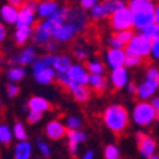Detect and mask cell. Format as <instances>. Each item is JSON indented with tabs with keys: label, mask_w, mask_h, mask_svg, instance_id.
<instances>
[{
	"label": "cell",
	"mask_w": 159,
	"mask_h": 159,
	"mask_svg": "<svg viewBox=\"0 0 159 159\" xmlns=\"http://www.w3.org/2000/svg\"><path fill=\"white\" fill-rule=\"evenodd\" d=\"M129 112L128 109L121 104L108 105L102 112V121L105 126L114 134H121L128 128L129 124Z\"/></svg>",
	"instance_id": "6da1fadb"
},
{
	"label": "cell",
	"mask_w": 159,
	"mask_h": 159,
	"mask_svg": "<svg viewBox=\"0 0 159 159\" xmlns=\"http://www.w3.org/2000/svg\"><path fill=\"white\" fill-rule=\"evenodd\" d=\"M131 118L138 126H149L152 125L153 121H156V109L152 107L151 101H139L135 104L131 114Z\"/></svg>",
	"instance_id": "7a4b0ae2"
},
{
	"label": "cell",
	"mask_w": 159,
	"mask_h": 159,
	"mask_svg": "<svg viewBox=\"0 0 159 159\" xmlns=\"http://www.w3.org/2000/svg\"><path fill=\"white\" fill-rule=\"evenodd\" d=\"M109 26L112 30L119 31V30H129L134 27V13L131 11L128 6L114 11L109 16Z\"/></svg>",
	"instance_id": "3957f363"
},
{
	"label": "cell",
	"mask_w": 159,
	"mask_h": 159,
	"mask_svg": "<svg viewBox=\"0 0 159 159\" xmlns=\"http://www.w3.org/2000/svg\"><path fill=\"white\" fill-rule=\"evenodd\" d=\"M56 27L57 24L51 19H43V21H40L33 29V43L36 46H44L48 40H51Z\"/></svg>",
	"instance_id": "277c9868"
},
{
	"label": "cell",
	"mask_w": 159,
	"mask_h": 159,
	"mask_svg": "<svg viewBox=\"0 0 159 159\" xmlns=\"http://www.w3.org/2000/svg\"><path fill=\"white\" fill-rule=\"evenodd\" d=\"M151 46H152V41L139 33L134 34V37L131 39V41L128 43L125 50H128V51L145 60L146 57H151Z\"/></svg>",
	"instance_id": "5b68a950"
},
{
	"label": "cell",
	"mask_w": 159,
	"mask_h": 159,
	"mask_svg": "<svg viewBox=\"0 0 159 159\" xmlns=\"http://www.w3.org/2000/svg\"><path fill=\"white\" fill-rule=\"evenodd\" d=\"M80 31H81V30H80L75 24L67 20L66 23L60 24V26L56 27V30L53 31V37H51V39L56 40L57 43H67V41H71Z\"/></svg>",
	"instance_id": "8992f818"
},
{
	"label": "cell",
	"mask_w": 159,
	"mask_h": 159,
	"mask_svg": "<svg viewBox=\"0 0 159 159\" xmlns=\"http://www.w3.org/2000/svg\"><path fill=\"white\" fill-rule=\"evenodd\" d=\"M67 139H68V152L71 156H77L78 155V146L81 143L87 142L88 139V135L87 132H84L83 129H68L67 131Z\"/></svg>",
	"instance_id": "52a82bcc"
},
{
	"label": "cell",
	"mask_w": 159,
	"mask_h": 159,
	"mask_svg": "<svg viewBox=\"0 0 159 159\" xmlns=\"http://www.w3.org/2000/svg\"><path fill=\"white\" fill-rule=\"evenodd\" d=\"M136 145H138V151L141 156L145 159L156 153V141L151 135L138 132L136 134Z\"/></svg>",
	"instance_id": "ba28073f"
},
{
	"label": "cell",
	"mask_w": 159,
	"mask_h": 159,
	"mask_svg": "<svg viewBox=\"0 0 159 159\" xmlns=\"http://www.w3.org/2000/svg\"><path fill=\"white\" fill-rule=\"evenodd\" d=\"M109 84L114 87L115 89H122L126 88V85L129 84V71L125 66L116 67V68L111 70L109 74Z\"/></svg>",
	"instance_id": "9c48e42d"
},
{
	"label": "cell",
	"mask_w": 159,
	"mask_h": 159,
	"mask_svg": "<svg viewBox=\"0 0 159 159\" xmlns=\"http://www.w3.org/2000/svg\"><path fill=\"white\" fill-rule=\"evenodd\" d=\"M67 125L64 122H61L60 119H51L50 122H47L46 128H44V132L46 136L51 141H60L63 139L64 136H67Z\"/></svg>",
	"instance_id": "30bf717a"
},
{
	"label": "cell",
	"mask_w": 159,
	"mask_h": 159,
	"mask_svg": "<svg viewBox=\"0 0 159 159\" xmlns=\"http://www.w3.org/2000/svg\"><path fill=\"white\" fill-rule=\"evenodd\" d=\"M159 89V84L152 81V80L149 78H145L138 84V89H136V97L139 99H142V101H148L151 99L153 95L156 94V91Z\"/></svg>",
	"instance_id": "8fae6325"
},
{
	"label": "cell",
	"mask_w": 159,
	"mask_h": 159,
	"mask_svg": "<svg viewBox=\"0 0 159 159\" xmlns=\"http://www.w3.org/2000/svg\"><path fill=\"white\" fill-rule=\"evenodd\" d=\"M68 77L71 78L73 83L77 84H87L88 85V78H89V71L87 68V66L81 63H73V66L70 67V70L67 71Z\"/></svg>",
	"instance_id": "7c38bea8"
},
{
	"label": "cell",
	"mask_w": 159,
	"mask_h": 159,
	"mask_svg": "<svg viewBox=\"0 0 159 159\" xmlns=\"http://www.w3.org/2000/svg\"><path fill=\"white\" fill-rule=\"evenodd\" d=\"M105 63L109 68L122 67L125 64V48H112L109 47L105 53Z\"/></svg>",
	"instance_id": "4fadbf2b"
},
{
	"label": "cell",
	"mask_w": 159,
	"mask_h": 159,
	"mask_svg": "<svg viewBox=\"0 0 159 159\" xmlns=\"http://www.w3.org/2000/svg\"><path fill=\"white\" fill-rule=\"evenodd\" d=\"M36 58H37L36 48H34L33 46H30V47H24V48L21 50L16 57H14L13 63L19 64V66L26 67V66H31V64L36 61Z\"/></svg>",
	"instance_id": "5bb4252c"
},
{
	"label": "cell",
	"mask_w": 159,
	"mask_h": 159,
	"mask_svg": "<svg viewBox=\"0 0 159 159\" xmlns=\"http://www.w3.org/2000/svg\"><path fill=\"white\" fill-rule=\"evenodd\" d=\"M36 10L30 9L27 6H20L19 9V17L16 21V27H31L34 23V17H36Z\"/></svg>",
	"instance_id": "9a60e30c"
},
{
	"label": "cell",
	"mask_w": 159,
	"mask_h": 159,
	"mask_svg": "<svg viewBox=\"0 0 159 159\" xmlns=\"http://www.w3.org/2000/svg\"><path fill=\"white\" fill-rule=\"evenodd\" d=\"M68 91L71 93L73 98L78 102H87L89 98H91V91L87 87V84H77L73 83L68 87Z\"/></svg>",
	"instance_id": "2e32d148"
},
{
	"label": "cell",
	"mask_w": 159,
	"mask_h": 159,
	"mask_svg": "<svg viewBox=\"0 0 159 159\" xmlns=\"http://www.w3.org/2000/svg\"><path fill=\"white\" fill-rule=\"evenodd\" d=\"M19 17V7L14 4H3L0 7V19L4 24H16Z\"/></svg>",
	"instance_id": "e0dca14e"
},
{
	"label": "cell",
	"mask_w": 159,
	"mask_h": 159,
	"mask_svg": "<svg viewBox=\"0 0 159 159\" xmlns=\"http://www.w3.org/2000/svg\"><path fill=\"white\" fill-rule=\"evenodd\" d=\"M27 109H29V111H36V112L44 114L51 109V104H50V101L46 99L44 97L34 95L27 101Z\"/></svg>",
	"instance_id": "ac0fdd59"
},
{
	"label": "cell",
	"mask_w": 159,
	"mask_h": 159,
	"mask_svg": "<svg viewBox=\"0 0 159 159\" xmlns=\"http://www.w3.org/2000/svg\"><path fill=\"white\" fill-rule=\"evenodd\" d=\"M31 155H33V146L27 139L19 141L14 145L13 159H31Z\"/></svg>",
	"instance_id": "d6986e66"
},
{
	"label": "cell",
	"mask_w": 159,
	"mask_h": 159,
	"mask_svg": "<svg viewBox=\"0 0 159 159\" xmlns=\"http://www.w3.org/2000/svg\"><path fill=\"white\" fill-rule=\"evenodd\" d=\"M58 7H60V4L56 0H43V2H39L37 14L41 19H48V17H51L58 10Z\"/></svg>",
	"instance_id": "ffe728a7"
},
{
	"label": "cell",
	"mask_w": 159,
	"mask_h": 159,
	"mask_svg": "<svg viewBox=\"0 0 159 159\" xmlns=\"http://www.w3.org/2000/svg\"><path fill=\"white\" fill-rule=\"evenodd\" d=\"M57 73L53 67L50 68H44V70H39V71H34L33 73V78L36 83L41 84V85H48L56 80Z\"/></svg>",
	"instance_id": "44dd1931"
},
{
	"label": "cell",
	"mask_w": 159,
	"mask_h": 159,
	"mask_svg": "<svg viewBox=\"0 0 159 159\" xmlns=\"http://www.w3.org/2000/svg\"><path fill=\"white\" fill-rule=\"evenodd\" d=\"M88 85H89V88L94 89L95 93L102 94L108 89L109 81L104 75H101V74H89Z\"/></svg>",
	"instance_id": "7402d4cb"
},
{
	"label": "cell",
	"mask_w": 159,
	"mask_h": 159,
	"mask_svg": "<svg viewBox=\"0 0 159 159\" xmlns=\"http://www.w3.org/2000/svg\"><path fill=\"white\" fill-rule=\"evenodd\" d=\"M155 21V14L153 11H141V13H134V27L138 30H142L143 27L149 26Z\"/></svg>",
	"instance_id": "603a6c76"
},
{
	"label": "cell",
	"mask_w": 159,
	"mask_h": 159,
	"mask_svg": "<svg viewBox=\"0 0 159 159\" xmlns=\"http://www.w3.org/2000/svg\"><path fill=\"white\" fill-rule=\"evenodd\" d=\"M155 2L153 0H129L128 7L132 13H141V11H153L155 10Z\"/></svg>",
	"instance_id": "cb8c5ba5"
},
{
	"label": "cell",
	"mask_w": 159,
	"mask_h": 159,
	"mask_svg": "<svg viewBox=\"0 0 159 159\" xmlns=\"http://www.w3.org/2000/svg\"><path fill=\"white\" fill-rule=\"evenodd\" d=\"M71 66H73V60L70 56H67V54H56L54 56L53 68L56 70V73H67Z\"/></svg>",
	"instance_id": "d4e9b609"
},
{
	"label": "cell",
	"mask_w": 159,
	"mask_h": 159,
	"mask_svg": "<svg viewBox=\"0 0 159 159\" xmlns=\"http://www.w3.org/2000/svg\"><path fill=\"white\" fill-rule=\"evenodd\" d=\"M33 37V29L31 27H17L13 34V40L16 46L21 47Z\"/></svg>",
	"instance_id": "484cf974"
},
{
	"label": "cell",
	"mask_w": 159,
	"mask_h": 159,
	"mask_svg": "<svg viewBox=\"0 0 159 159\" xmlns=\"http://www.w3.org/2000/svg\"><path fill=\"white\" fill-rule=\"evenodd\" d=\"M67 20L71 21V23H74L80 30H83L84 27L87 26V21H88L85 13H84L83 10H78V9H70Z\"/></svg>",
	"instance_id": "4316f807"
},
{
	"label": "cell",
	"mask_w": 159,
	"mask_h": 159,
	"mask_svg": "<svg viewBox=\"0 0 159 159\" xmlns=\"http://www.w3.org/2000/svg\"><path fill=\"white\" fill-rule=\"evenodd\" d=\"M54 56L56 54H44V56H40L36 58L31 66H33V73L34 71H39V70H44V68H50V67H53V63H54Z\"/></svg>",
	"instance_id": "83f0119b"
},
{
	"label": "cell",
	"mask_w": 159,
	"mask_h": 159,
	"mask_svg": "<svg viewBox=\"0 0 159 159\" xmlns=\"http://www.w3.org/2000/svg\"><path fill=\"white\" fill-rule=\"evenodd\" d=\"M7 80L9 81H14V83H19V81H21V80L26 77V70H24L23 66H19V64H16V66L10 67L9 70H7Z\"/></svg>",
	"instance_id": "f1b7e54d"
},
{
	"label": "cell",
	"mask_w": 159,
	"mask_h": 159,
	"mask_svg": "<svg viewBox=\"0 0 159 159\" xmlns=\"http://www.w3.org/2000/svg\"><path fill=\"white\" fill-rule=\"evenodd\" d=\"M13 138V129L6 124H0V145H10Z\"/></svg>",
	"instance_id": "f546056e"
},
{
	"label": "cell",
	"mask_w": 159,
	"mask_h": 159,
	"mask_svg": "<svg viewBox=\"0 0 159 159\" xmlns=\"http://www.w3.org/2000/svg\"><path fill=\"white\" fill-rule=\"evenodd\" d=\"M139 31H141V34H142V36H145L148 40L153 41L155 39H158V37H159V24L156 23V21H153L152 24H149V26L143 27V29L139 30Z\"/></svg>",
	"instance_id": "4dcf8cb0"
},
{
	"label": "cell",
	"mask_w": 159,
	"mask_h": 159,
	"mask_svg": "<svg viewBox=\"0 0 159 159\" xmlns=\"http://www.w3.org/2000/svg\"><path fill=\"white\" fill-rule=\"evenodd\" d=\"M102 4L105 6L109 16H111L114 11H116V10L122 9V7H126L125 0H102Z\"/></svg>",
	"instance_id": "1f68e13d"
},
{
	"label": "cell",
	"mask_w": 159,
	"mask_h": 159,
	"mask_svg": "<svg viewBox=\"0 0 159 159\" xmlns=\"http://www.w3.org/2000/svg\"><path fill=\"white\" fill-rule=\"evenodd\" d=\"M142 60L143 58L138 57L136 54L125 50V64H124V66H125L126 68H135V67H139L142 64Z\"/></svg>",
	"instance_id": "d6a6232c"
},
{
	"label": "cell",
	"mask_w": 159,
	"mask_h": 159,
	"mask_svg": "<svg viewBox=\"0 0 159 159\" xmlns=\"http://www.w3.org/2000/svg\"><path fill=\"white\" fill-rule=\"evenodd\" d=\"M89 14H91V17H93L94 20H101V19H105V17L109 16L105 6L102 4V2H101V3H97L93 9L89 10Z\"/></svg>",
	"instance_id": "836d02e7"
},
{
	"label": "cell",
	"mask_w": 159,
	"mask_h": 159,
	"mask_svg": "<svg viewBox=\"0 0 159 159\" xmlns=\"http://www.w3.org/2000/svg\"><path fill=\"white\" fill-rule=\"evenodd\" d=\"M87 68H88L89 74H101V75H104V73H105V66L99 60H91V61H88L87 63Z\"/></svg>",
	"instance_id": "e575fe53"
},
{
	"label": "cell",
	"mask_w": 159,
	"mask_h": 159,
	"mask_svg": "<svg viewBox=\"0 0 159 159\" xmlns=\"http://www.w3.org/2000/svg\"><path fill=\"white\" fill-rule=\"evenodd\" d=\"M11 129H13L14 139H17V141H24V139H27V129H26V126H24L23 122H20V121L14 122V125Z\"/></svg>",
	"instance_id": "d590c367"
},
{
	"label": "cell",
	"mask_w": 159,
	"mask_h": 159,
	"mask_svg": "<svg viewBox=\"0 0 159 159\" xmlns=\"http://www.w3.org/2000/svg\"><path fill=\"white\" fill-rule=\"evenodd\" d=\"M104 159H121V151L116 145L108 143L104 148Z\"/></svg>",
	"instance_id": "8d00e7d4"
},
{
	"label": "cell",
	"mask_w": 159,
	"mask_h": 159,
	"mask_svg": "<svg viewBox=\"0 0 159 159\" xmlns=\"http://www.w3.org/2000/svg\"><path fill=\"white\" fill-rule=\"evenodd\" d=\"M114 36H115L116 39H118L119 41L125 46V48H126L128 43L131 41V39L134 37V33H132V29H129V30H119V31H115V33H114Z\"/></svg>",
	"instance_id": "74e56055"
},
{
	"label": "cell",
	"mask_w": 159,
	"mask_h": 159,
	"mask_svg": "<svg viewBox=\"0 0 159 159\" xmlns=\"http://www.w3.org/2000/svg\"><path fill=\"white\" fill-rule=\"evenodd\" d=\"M66 125L68 129H80L83 126V119L77 115H70L66 119Z\"/></svg>",
	"instance_id": "f35d334b"
},
{
	"label": "cell",
	"mask_w": 159,
	"mask_h": 159,
	"mask_svg": "<svg viewBox=\"0 0 159 159\" xmlns=\"http://www.w3.org/2000/svg\"><path fill=\"white\" fill-rule=\"evenodd\" d=\"M37 149H39V152L41 153V156H43L44 159H48L50 156H51V148H50V145L47 142H44V141H41V139H37Z\"/></svg>",
	"instance_id": "ab89813d"
},
{
	"label": "cell",
	"mask_w": 159,
	"mask_h": 159,
	"mask_svg": "<svg viewBox=\"0 0 159 159\" xmlns=\"http://www.w3.org/2000/svg\"><path fill=\"white\" fill-rule=\"evenodd\" d=\"M19 93H20V87L17 83L9 81V83L6 84V94L9 98H16V97L19 95Z\"/></svg>",
	"instance_id": "60d3db41"
},
{
	"label": "cell",
	"mask_w": 159,
	"mask_h": 159,
	"mask_svg": "<svg viewBox=\"0 0 159 159\" xmlns=\"http://www.w3.org/2000/svg\"><path fill=\"white\" fill-rule=\"evenodd\" d=\"M56 81L58 83V85H61L63 88H66V89H68V87L73 84V81H71V78L68 77V74L67 73H61V74L57 73Z\"/></svg>",
	"instance_id": "b9f144b4"
},
{
	"label": "cell",
	"mask_w": 159,
	"mask_h": 159,
	"mask_svg": "<svg viewBox=\"0 0 159 159\" xmlns=\"http://www.w3.org/2000/svg\"><path fill=\"white\" fill-rule=\"evenodd\" d=\"M74 57H75L78 61H85V60L88 58V50L83 46L74 47Z\"/></svg>",
	"instance_id": "7bdbcfd3"
},
{
	"label": "cell",
	"mask_w": 159,
	"mask_h": 159,
	"mask_svg": "<svg viewBox=\"0 0 159 159\" xmlns=\"http://www.w3.org/2000/svg\"><path fill=\"white\" fill-rule=\"evenodd\" d=\"M145 78H149L159 84V68L158 67H149L145 73Z\"/></svg>",
	"instance_id": "ee69618b"
},
{
	"label": "cell",
	"mask_w": 159,
	"mask_h": 159,
	"mask_svg": "<svg viewBox=\"0 0 159 159\" xmlns=\"http://www.w3.org/2000/svg\"><path fill=\"white\" fill-rule=\"evenodd\" d=\"M41 118H43V114L41 112H36V111H29L27 112V122L30 125H34V124L40 122Z\"/></svg>",
	"instance_id": "f6af8a7d"
},
{
	"label": "cell",
	"mask_w": 159,
	"mask_h": 159,
	"mask_svg": "<svg viewBox=\"0 0 159 159\" xmlns=\"http://www.w3.org/2000/svg\"><path fill=\"white\" fill-rule=\"evenodd\" d=\"M151 57H152L155 61H159V37L152 41V46H151Z\"/></svg>",
	"instance_id": "bcb514c9"
},
{
	"label": "cell",
	"mask_w": 159,
	"mask_h": 159,
	"mask_svg": "<svg viewBox=\"0 0 159 159\" xmlns=\"http://www.w3.org/2000/svg\"><path fill=\"white\" fill-rule=\"evenodd\" d=\"M108 44H109V47H112V48H125V46H124L114 34L108 39Z\"/></svg>",
	"instance_id": "7dc6e473"
},
{
	"label": "cell",
	"mask_w": 159,
	"mask_h": 159,
	"mask_svg": "<svg viewBox=\"0 0 159 159\" xmlns=\"http://www.w3.org/2000/svg\"><path fill=\"white\" fill-rule=\"evenodd\" d=\"M97 3H98V0H80V6L84 10H91Z\"/></svg>",
	"instance_id": "c3c4849f"
},
{
	"label": "cell",
	"mask_w": 159,
	"mask_h": 159,
	"mask_svg": "<svg viewBox=\"0 0 159 159\" xmlns=\"http://www.w3.org/2000/svg\"><path fill=\"white\" fill-rule=\"evenodd\" d=\"M57 44H58V43H57L56 40L51 39V40H48V41L44 44V48H46L47 51H50V53H53L54 50H57Z\"/></svg>",
	"instance_id": "681fc988"
},
{
	"label": "cell",
	"mask_w": 159,
	"mask_h": 159,
	"mask_svg": "<svg viewBox=\"0 0 159 159\" xmlns=\"http://www.w3.org/2000/svg\"><path fill=\"white\" fill-rule=\"evenodd\" d=\"M80 159H95V152L93 149H87L85 152L80 156Z\"/></svg>",
	"instance_id": "f907efd6"
},
{
	"label": "cell",
	"mask_w": 159,
	"mask_h": 159,
	"mask_svg": "<svg viewBox=\"0 0 159 159\" xmlns=\"http://www.w3.org/2000/svg\"><path fill=\"white\" fill-rule=\"evenodd\" d=\"M23 4L27 7H30V9L36 10V11H37V7H39V2H37V0H26ZM23 4H21V6H23Z\"/></svg>",
	"instance_id": "816d5d0a"
},
{
	"label": "cell",
	"mask_w": 159,
	"mask_h": 159,
	"mask_svg": "<svg viewBox=\"0 0 159 159\" xmlns=\"http://www.w3.org/2000/svg\"><path fill=\"white\" fill-rule=\"evenodd\" d=\"M6 36H7L6 26L3 23H0V43H3L4 40H6Z\"/></svg>",
	"instance_id": "f5cc1de1"
},
{
	"label": "cell",
	"mask_w": 159,
	"mask_h": 159,
	"mask_svg": "<svg viewBox=\"0 0 159 159\" xmlns=\"http://www.w3.org/2000/svg\"><path fill=\"white\" fill-rule=\"evenodd\" d=\"M136 89H138V85H135L134 83H129L126 85V91H128L131 95H136Z\"/></svg>",
	"instance_id": "db71d44e"
},
{
	"label": "cell",
	"mask_w": 159,
	"mask_h": 159,
	"mask_svg": "<svg viewBox=\"0 0 159 159\" xmlns=\"http://www.w3.org/2000/svg\"><path fill=\"white\" fill-rule=\"evenodd\" d=\"M151 104H152V107L158 111L159 109V97H156V95H153L152 98H151Z\"/></svg>",
	"instance_id": "11a10c76"
},
{
	"label": "cell",
	"mask_w": 159,
	"mask_h": 159,
	"mask_svg": "<svg viewBox=\"0 0 159 159\" xmlns=\"http://www.w3.org/2000/svg\"><path fill=\"white\" fill-rule=\"evenodd\" d=\"M7 3H10V4H14V6H17V7H20L21 4L26 2V0H6Z\"/></svg>",
	"instance_id": "9f6ffc18"
},
{
	"label": "cell",
	"mask_w": 159,
	"mask_h": 159,
	"mask_svg": "<svg viewBox=\"0 0 159 159\" xmlns=\"http://www.w3.org/2000/svg\"><path fill=\"white\" fill-rule=\"evenodd\" d=\"M153 14H155V21L159 24V3L155 6V10H153Z\"/></svg>",
	"instance_id": "6f0895ef"
},
{
	"label": "cell",
	"mask_w": 159,
	"mask_h": 159,
	"mask_svg": "<svg viewBox=\"0 0 159 159\" xmlns=\"http://www.w3.org/2000/svg\"><path fill=\"white\" fill-rule=\"evenodd\" d=\"M146 159H159V155L158 153H153L152 156H149V158H146Z\"/></svg>",
	"instance_id": "680465c9"
},
{
	"label": "cell",
	"mask_w": 159,
	"mask_h": 159,
	"mask_svg": "<svg viewBox=\"0 0 159 159\" xmlns=\"http://www.w3.org/2000/svg\"><path fill=\"white\" fill-rule=\"evenodd\" d=\"M156 121H158V122H159V109H158V111H156Z\"/></svg>",
	"instance_id": "91938a15"
},
{
	"label": "cell",
	"mask_w": 159,
	"mask_h": 159,
	"mask_svg": "<svg viewBox=\"0 0 159 159\" xmlns=\"http://www.w3.org/2000/svg\"><path fill=\"white\" fill-rule=\"evenodd\" d=\"M2 64H3V57L0 56V67H2Z\"/></svg>",
	"instance_id": "94428289"
}]
</instances>
